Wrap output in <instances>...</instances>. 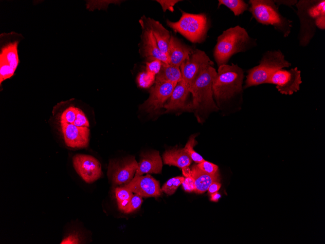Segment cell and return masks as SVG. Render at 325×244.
Listing matches in <instances>:
<instances>
[{
    "mask_svg": "<svg viewBox=\"0 0 325 244\" xmlns=\"http://www.w3.org/2000/svg\"><path fill=\"white\" fill-rule=\"evenodd\" d=\"M244 77V72L237 64H226L218 67L212 89L214 99L219 110L236 107L240 104Z\"/></svg>",
    "mask_w": 325,
    "mask_h": 244,
    "instance_id": "1",
    "label": "cell"
},
{
    "mask_svg": "<svg viewBox=\"0 0 325 244\" xmlns=\"http://www.w3.org/2000/svg\"><path fill=\"white\" fill-rule=\"evenodd\" d=\"M256 39L251 38L246 30L239 25L224 30L217 39L213 56L218 67L228 63L231 57L255 47Z\"/></svg>",
    "mask_w": 325,
    "mask_h": 244,
    "instance_id": "2",
    "label": "cell"
},
{
    "mask_svg": "<svg viewBox=\"0 0 325 244\" xmlns=\"http://www.w3.org/2000/svg\"><path fill=\"white\" fill-rule=\"evenodd\" d=\"M295 5L300 21L299 45L305 47L309 44L317 28L325 29V0H299Z\"/></svg>",
    "mask_w": 325,
    "mask_h": 244,
    "instance_id": "3",
    "label": "cell"
},
{
    "mask_svg": "<svg viewBox=\"0 0 325 244\" xmlns=\"http://www.w3.org/2000/svg\"><path fill=\"white\" fill-rule=\"evenodd\" d=\"M217 75L213 66L206 68L198 77L190 89L192 96L190 112L197 115L219 110L213 97L212 85Z\"/></svg>",
    "mask_w": 325,
    "mask_h": 244,
    "instance_id": "4",
    "label": "cell"
},
{
    "mask_svg": "<svg viewBox=\"0 0 325 244\" xmlns=\"http://www.w3.org/2000/svg\"><path fill=\"white\" fill-rule=\"evenodd\" d=\"M248 10L258 23L271 25L284 37H288L292 28V21L283 16L273 0H250Z\"/></svg>",
    "mask_w": 325,
    "mask_h": 244,
    "instance_id": "5",
    "label": "cell"
},
{
    "mask_svg": "<svg viewBox=\"0 0 325 244\" xmlns=\"http://www.w3.org/2000/svg\"><path fill=\"white\" fill-rule=\"evenodd\" d=\"M291 63L285 59L279 49L265 52L258 65L248 71L245 88L268 83L272 75L276 71L288 68Z\"/></svg>",
    "mask_w": 325,
    "mask_h": 244,
    "instance_id": "6",
    "label": "cell"
},
{
    "mask_svg": "<svg viewBox=\"0 0 325 244\" xmlns=\"http://www.w3.org/2000/svg\"><path fill=\"white\" fill-rule=\"evenodd\" d=\"M181 16L176 22L166 21L167 25L193 43H201L207 37L209 20L205 13L193 14L180 10Z\"/></svg>",
    "mask_w": 325,
    "mask_h": 244,
    "instance_id": "7",
    "label": "cell"
},
{
    "mask_svg": "<svg viewBox=\"0 0 325 244\" xmlns=\"http://www.w3.org/2000/svg\"><path fill=\"white\" fill-rule=\"evenodd\" d=\"M214 65L205 52L194 48L189 56L180 66L182 81L190 89L200 74L208 67Z\"/></svg>",
    "mask_w": 325,
    "mask_h": 244,
    "instance_id": "8",
    "label": "cell"
},
{
    "mask_svg": "<svg viewBox=\"0 0 325 244\" xmlns=\"http://www.w3.org/2000/svg\"><path fill=\"white\" fill-rule=\"evenodd\" d=\"M302 83L301 71L297 67L279 69L272 75L268 82V84L275 85L278 91L285 95L298 92Z\"/></svg>",
    "mask_w": 325,
    "mask_h": 244,
    "instance_id": "9",
    "label": "cell"
},
{
    "mask_svg": "<svg viewBox=\"0 0 325 244\" xmlns=\"http://www.w3.org/2000/svg\"><path fill=\"white\" fill-rule=\"evenodd\" d=\"M19 40L14 39L3 42L0 51V83L11 78L19 64Z\"/></svg>",
    "mask_w": 325,
    "mask_h": 244,
    "instance_id": "10",
    "label": "cell"
},
{
    "mask_svg": "<svg viewBox=\"0 0 325 244\" xmlns=\"http://www.w3.org/2000/svg\"><path fill=\"white\" fill-rule=\"evenodd\" d=\"M176 84L177 83L170 82H155V85L149 90L148 99L141 105V109L151 113L163 108Z\"/></svg>",
    "mask_w": 325,
    "mask_h": 244,
    "instance_id": "11",
    "label": "cell"
},
{
    "mask_svg": "<svg viewBox=\"0 0 325 244\" xmlns=\"http://www.w3.org/2000/svg\"><path fill=\"white\" fill-rule=\"evenodd\" d=\"M138 168V163L133 157L111 161L109 164L108 175L114 184H126L133 179Z\"/></svg>",
    "mask_w": 325,
    "mask_h": 244,
    "instance_id": "12",
    "label": "cell"
},
{
    "mask_svg": "<svg viewBox=\"0 0 325 244\" xmlns=\"http://www.w3.org/2000/svg\"><path fill=\"white\" fill-rule=\"evenodd\" d=\"M72 162L76 172L88 183H93L101 176V164L93 156L77 154L73 157Z\"/></svg>",
    "mask_w": 325,
    "mask_h": 244,
    "instance_id": "13",
    "label": "cell"
},
{
    "mask_svg": "<svg viewBox=\"0 0 325 244\" xmlns=\"http://www.w3.org/2000/svg\"><path fill=\"white\" fill-rule=\"evenodd\" d=\"M125 186L142 197H158L162 191L159 181L149 174L135 176Z\"/></svg>",
    "mask_w": 325,
    "mask_h": 244,
    "instance_id": "14",
    "label": "cell"
},
{
    "mask_svg": "<svg viewBox=\"0 0 325 244\" xmlns=\"http://www.w3.org/2000/svg\"><path fill=\"white\" fill-rule=\"evenodd\" d=\"M61 130L66 145L72 148L88 147L90 130L87 127L76 126L73 124L60 123Z\"/></svg>",
    "mask_w": 325,
    "mask_h": 244,
    "instance_id": "15",
    "label": "cell"
},
{
    "mask_svg": "<svg viewBox=\"0 0 325 244\" xmlns=\"http://www.w3.org/2000/svg\"><path fill=\"white\" fill-rule=\"evenodd\" d=\"M142 53L143 56L149 62L158 59L162 62L169 64L167 56L160 50L155 38L149 27L142 21Z\"/></svg>",
    "mask_w": 325,
    "mask_h": 244,
    "instance_id": "16",
    "label": "cell"
},
{
    "mask_svg": "<svg viewBox=\"0 0 325 244\" xmlns=\"http://www.w3.org/2000/svg\"><path fill=\"white\" fill-rule=\"evenodd\" d=\"M189 94L191 93L187 87L182 80L180 81L177 83L163 108L166 112L179 110L190 112L191 102L187 103Z\"/></svg>",
    "mask_w": 325,
    "mask_h": 244,
    "instance_id": "17",
    "label": "cell"
},
{
    "mask_svg": "<svg viewBox=\"0 0 325 244\" xmlns=\"http://www.w3.org/2000/svg\"><path fill=\"white\" fill-rule=\"evenodd\" d=\"M193 50V48L185 44L176 37L171 35L167 55L169 64L180 67L181 64L189 56Z\"/></svg>",
    "mask_w": 325,
    "mask_h": 244,
    "instance_id": "18",
    "label": "cell"
},
{
    "mask_svg": "<svg viewBox=\"0 0 325 244\" xmlns=\"http://www.w3.org/2000/svg\"><path fill=\"white\" fill-rule=\"evenodd\" d=\"M138 163V168L135 176L162 172V163L158 151L142 154L140 162Z\"/></svg>",
    "mask_w": 325,
    "mask_h": 244,
    "instance_id": "19",
    "label": "cell"
},
{
    "mask_svg": "<svg viewBox=\"0 0 325 244\" xmlns=\"http://www.w3.org/2000/svg\"><path fill=\"white\" fill-rule=\"evenodd\" d=\"M144 19L143 20L151 30L160 50L167 56L171 37L170 32L159 21L150 18Z\"/></svg>",
    "mask_w": 325,
    "mask_h": 244,
    "instance_id": "20",
    "label": "cell"
},
{
    "mask_svg": "<svg viewBox=\"0 0 325 244\" xmlns=\"http://www.w3.org/2000/svg\"><path fill=\"white\" fill-rule=\"evenodd\" d=\"M191 176L194 180L195 188L194 192L198 194L204 193L207 190L211 184L214 182L219 181V174L210 175L200 169L195 165L191 169Z\"/></svg>",
    "mask_w": 325,
    "mask_h": 244,
    "instance_id": "21",
    "label": "cell"
},
{
    "mask_svg": "<svg viewBox=\"0 0 325 244\" xmlns=\"http://www.w3.org/2000/svg\"><path fill=\"white\" fill-rule=\"evenodd\" d=\"M162 158L164 164L175 166L181 169L189 167L192 161L183 148L166 150L163 154Z\"/></svg>",
    "mask_w": 325,
    "mask_h": 244,
    "instance_id": "22",
    "label": "cell"
},
{
    "mask_svg": "<svg viewBox=\"0 0 325 244\" xmlns=\"http://www.w3.org/2000/svg\"><path fill=\"white\" fill-rule=\"evenodd\" d=\"M182 80L180 67L162 63L161 70L155 76V82H170L178 83Z\"/></svg>",
    "mask_w": 325,
    "mask_h": 244,
    "instance_id": "23",
    "label": "cell"
},
{
    "mask_svg": "<svg viewBox=\"0 0 325 244\" xmlns=\"http://www.w3.org/2000/svg\"><path fill=\"white\" fill-rule=\"evenodd\" d=\"M224 5L232 11L235 16H239L248 10L249 4L243 0H218V7Z\"/></svg>",
    "mask_w": 325,
    "mask_h": 244,
    "instance_id": "24",
    "label": "cell"
},
{
    "mask_svg": "<svg viewBox=\"0 0 325 244\" xmlns=\"http://www.w3.org/2000/svg\"><path fill=\"white\" fill-rule=\"evenodd\" d=\"M119 208L123 211L133 196V192L125 186L118 187L115 190Z\"/></svg>",
    "mask_w": 325,
    "mask_h": 244,
    "instance_id": "25",
    "label": "cell"
},
{
    "mask_svg": "<svg viewBox=\"0 0 325 244\" xmlns=\"http://www.w3.org/2000/svg\"><path fill=\"white\" fill-rule=\"evenodd\" d=\"M196 135H192L190 136L183 149L190 157L192 160L198 164L204 161V159L194 150V147L196 143Z\"/></svg>",
    "mask_w": 325,
    "mask_h": 244,
    "instance_id": "26",
    "label": "cell"
},
{
    "mask_svg": "<svg viewBox=\"0 0 325 244\" xmlns=\"http://www.w3.org/2000/svg\"><path fill=\"white\" fill-rule=\"evenodd\" d=\"M184 180V177L181 176L171 178L163 185L162 190L168 195H172Z\"/></svg>",
    "mask_w": 325,
    "mask_h": 244,
    "instance_id": "27",
    "label": "cell"
},
{
    "mask_svg": "<svg viewBox=\"0 0 325 244\" xmlns=\"http://www.w3.org/2000/svg\"><path fill=\"white\" fill-rule=\"evenodd\" d=\"M77 109L73 106L66 108L59 115V122L72 124L75 120Z\"/></svg>",
    "mask_w": 325,
    "mask_h": 244,
    "instance_id": "28",
    "label": "cell"
},
{
    "mask_svg": "<svg viewBox=\"0 0 325 244\" xmlns=\"http://www.w3.org/2000/svg\"><path fill=\"white\" fill-rule=\"evenodd\" d=\"M155 76L147 72L140 73L137 77L139 86L143 88H149L155 82Z\"/></svg>",
    "mask_w": 325,
    "mask_h": 244,
    "instance_id": "29",
    "label": "cell"
},
{
    "mask_svg": "<svg viewBox=\"0 0 325 244\" xmlns=\"http://www.w3.org/2000/svg\"><path fill=\"white\" fill-rule=\"evenodd\" d=\"M143 202L142 197L135 194H133L129 203L123 211L129 213L139 208Z\"/></svg>",
    "mask_w": 325,
    "mask_h": 244,
    "instance_id": "30",
    "label": "cell"
},
{
    "mask_svg": "<svg viewBox=\"0 0 325 244\" xmlns=\"http://www.w3.org/2000/svg\"><path fill=\"white\" fill-rule=\"evenodd\" d=\"M197 167L201 170L210 175H216L218 174V168L217 165L207 161L198 163Z\"/></svg>",
    "mask_w": 325,
    "mask_h": 244,
    "instance_id": "31",
    "label": "cell"
},
{
    "mask_svg": "<svg viewBox=\"0 0 325 244\" xmlns=\"http://www.w3.org/2000/svg\"><path fill=\"white\" fill-rule=\"evenodd\" d=\"M162 62L158 59H155L146 63V72L156 75L160 72Z\"/></svg>",
    "mask_w": 325,
    "mask_h": 244,
    "instance_id": "32",
    "label": "cell"
},
{
    "mask_svg": "<svg viewBox=\"0 0 325 244\" xmlns=\"http://www.w3.org/2000/svg\"><path fill=\"white\" fill-rule=\"evenodd\" d=\"M79 127H89V122L83 111L78 108L75 120L72 123Z\"/></svg>",
    "mask_w": 325,
    "mask_h": 244,
    "instance_id": "33",
    "label": "cell"
},
{
    "mask_svg": "<svg viewBox=\"0 0 325 244\" xmlns=\"http://www.w3.org/2000/svg\"><path fill=\"white\" fill-rule=\"evenodd\" d=\"M159 2L162 9L163 12H165L166 10H169L170 11L173 12L174 11V5L179 1L181 0H156Z\"/></svg>",
    "mask_w": 325,
    "mask_h": 244,
    "instance_id": "34",
    "label": "cell"
},
{
    "mask_svg": "<svg viewBox=\"0 0 325 244\" xmlns=\"http://www.w3.org/2000/svg\"><path fill=\"white\" fill-rule=\"evenodd\" d=\"M182 185L183 188L187 192H192L195 190V182L192 176L184 178V180Z\"/></svg>",
    "mask_w": 325,
    "mask_h": 244,
    "instance_id": "35",
    "label": "cell"
},
{
    "mask_svg": "<svg viewBox=\"0 0 325 244\" xmlns=\"http://www.w3.org/2000/svg\"><path fill=\"white\" fill-rule=\"evenodd\" d=\"M79 239L76 234H72L65 237L60 244H78Z\"/></svg>",
    "mask_w": 325,
    "mask_h": 244,
    "instance_id": "36",
    "label": "cell"
},
{
    "mask_svg": "<svg viewBox=\"0 0 325 244\" xmlns=\"http://www.w3.org/2000/svg\"><path fill=\"white\" fill-rule=\"evenodd\" d=\"M297 0H275L274 2L276 4L279 6L280 5L284 4L285 5L291 7L293 5H295L297 2Z\"/></svg>",
    "mask_w": 325,
    "mask_h": 244,
    "instance_id": "37",
    "label": "cell"
},
{
    "mask_svg": "<svg viewBox=\"0 0 325 244\" xmlns=\"http://www.w3.org/2000/svg\"><path fill=\"white\" fill-rule=\"evenodd\" d=\"M221 184L218 182H214L209 186L208 191L209 193L212 194L217 192L220 188Z\"/></svg>",
    "mask_w": 325,
    "mask_h": 244,
    "instance_id": "38",
    "label": "cell"
},
{
    "mask_svg": "<svg viewBox=\"0 0 325 244\" xmlns=\"http://www.w3.org/2000/svg\"><path fill=\"white\" fill-rule=\"evenodd\" d=\"M221 195L219 193L216 192L212 194H211V198L210 200L213 202H217L218 200L220 198Z\"/></svg>",
    "mask_w": 325,
    "mask_h": 244,
    "instance_id": "39",
    "label": "cell"
},
{
    "mask_svg": "<svg viewBox=\"0 0 325 244\" xmlns=\"http://www.w3.org/2000/svg\"><path fill=\"white\" fill-rule=\"evenodd\" d=\"M181 169L182 174L185 177L191 176V170L189 167H185Z\"/></svg>",
    "mask_w": 325,
    "mask_h": 244,
    "instance_id": "40",
    "label": "cell"
}]
</instances>
